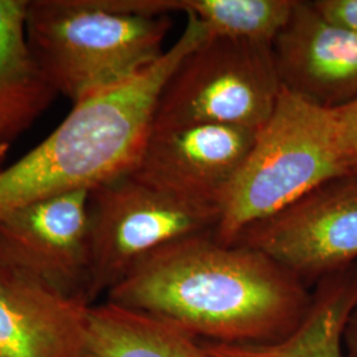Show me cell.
Returning a JSON list of instances; mask_svg holds the SVG:
<instances>
[{"label": "cell", "mask_w": 357, "mask_h": 357, "mask_svg": "<svg viewBox=\"0 0 357 357\" xmlns=\"http://www.w3.org/2000/svg\"><path fill=\"white\" fill-rule=\"evenodd\" d=\"M281 90L273 44L208 36L168 79L153 126L222 125L259 131Z\"/></svg>", "instance_id": "obj_5"}, {"label": "cell", "mask_w": 357, "mask_h": 357, "mask_svg": "<svg viewBox=\"0 0 357 357\" xmlns=\"http://www.w3.org/2000/svg\"><path fill=\"white\" fill-rule=\"evenodd\" d=\"M88 215V299L94 305L144 257L215 231L220 205L181 197L128 174L90 191Z\"/></svg>", "instance_id": "obj_6"}, {"label": "cell", "mask_w": 357, "mask_h": 357, "mask_svg": "<svg viewBox=\"0 0 357 357\" xmlns=\"http://www.w3.org/2000/svg\"><path fill=\"white\" fill-rule=\"evenodd\" d=\"M273 53L284 89L327 109L357 100V35L324 19L312 1H296Z\"/></svg>", "instance_id": "obj_10"}, {"label": "cell", "mask_w": 357, "mask_h": 357, "mask_svg": "<svg viewBox=\"0 0 357 357\" xmlns=\"http://www.w3.org/2000/svg\"><path fill=\"white\" fill-rule=\"evenodd\" d=\"M185 15L184 31L158 61L73 103L44 141L0 169V217L43 199L91 191L134 169L168 79L209 36L193 13Z\"/></svg>", "instance_id": "obj_2"}, {"label": "cell", "mask_w": 357, "mask_h": 357, "mask_svg": "<svg viewBox=\"0 0 357 357\" xmlns=\"http://www.w3.org/2000/svg\"><path fill=\"white\" fill-rule=\"evenodd\" d=\"M89 193L53 196L0 217V271L90 303Z\"/></svg>", "instance_id": "obj_8"}, {"label": "cell", "mask_w": 357, "mask_h": 357, "mask_svg": "<svg viewBox=\"0 0 357 357\" xmlns=\"http://www.w3.org/2000/svg\"><path fill=\"white\" fill-rule=\"evenodd\" d=\"M7 143H4V142L0 139V159L4 156V153H6V150H7Z\"/></svg>", "instance_id": "obj_19"}, {"label": "cell", "mask_w": 357, "mask_h": 357, "mask_svg": "<svg viewBox=\"0 0 357 357\" xmlns=\"http://www.w3.org/2000/svg\"><path fill=\"white\" fill-rule=\"evenodd\" d=\"M345 344V357H357V301L345 321L343 331Z\"/></svg>", "instance_id": "obj_18"}, {"label": "cell", "mask_w": 357, "mask_h": 357, "mask_svg": "<svg viewBox=\"0 0 357 357\" xmlns=\"http://www.w3.org/2000/svg\"><path fill=\"white\" fill-rule=\"evenodd\" d=\"M357 301V262L320 280L301 327L268 345L204 343L212 357H345L343 331Z\"/></svg>", "instance_id": "obj_13"}, {"label": "cell", "mask_w": 357, "mask_h": 357, "mask_svg": "<svg viewBox=\"0 0 357 357\" xmlns=\"http://www.w3.org/2000/svg\"><path fill=\"white\" fill-rule=\"evenodd\" d=\"M86 356L212 357L175 324L109 301L90 306Z\"/></svg>", "instance_id": "obj_14"}, {"label": "cell", "mask_w": 357, "mask_h": 357, "mask_svg": "<svg viewBox=\"0 0 357 357\" xmlns=\"http://www.w3.org/2000/svg\"><path fill=\"white\" fill-rule=\"evenodd\" d=\"M312 291L262 252L218 243L213 231L144 257L107 301L151 314L206 343L274 344L296 331Z\"/></svg>", "instance_id": "obj_1"}, {"label": "cell", "mask_w": 357, "mask_h": 357, "mask_svg": "<svg viewBox=\"0 0 357 357\" xmlns=\"http://www.w3.org/2000/svg\"><path fill=\"white\" fill-rule=\"evenodd\" d=\"M26 6L28 0H0V139L7 144L57 96L31 51Z\"/></svg>", "instance_id": "obj_12"}, {"label": "cell", "mask_w": 357, "mask_h": 357, "mask_svg": "<svg viewBox=\"0 0 357 357\" xmlns=\"http://www.w3.org/2000/svg\"><path fill=\"white\" fill-rule=\"evenodd\" d=\"M26 28L52 88L76 103L158 61L171 19L123 13L112 0H28Z\"/></svg>", "instance_id": "obj_3"}, {"label": "cell", "mask_w": 357, "mask_h": 357, "mask_svg": "<svg viewBox=\"0 0 357 357\" xmlns=\"http://www.w3.org/2000/svg\"><path fill=\"white\" fill-rule=\"evenodd\" d=\"M332 112L339 128L349 174L357 175V100L335 107Z\"/></svg>", "instance_id": "obj_16"}, {"label": "cell", "mask_w": 357, "mask_h": 357, "mask_svg": "<svg viewBox=\"0 0 357 357\" xmlns=\"http://www.w3.org/2000/svg\"><path fill=\"white\" fill-rule=\"evenodd\" d=\"M312 6L328 22L357 35V0H315Z\"/></svg>", "instance_id": "obj_17"}, {"label": "cell", "mask_w": 357, "mask_h": 357, "mask_svg": "<svg viewBox=\"0 0 357 357\" xmlns=\"http://www.w3.org/2000/svg\"><path fill=\"white\" fill-rule=\"evenodd\" d=\"M268 255L306 286L357 259V175L335 178L236 238Z\"/></svg>", "instance_id": "obj_7"}, {"label": "cell", "mask_w": 357, "mask_h": 357, "mask_svg": "<svg viewBox=\"0 0 357 357\" xmlns=\"http://www.w3.org/2000/svg\"><path fill=\"white\" fill-rule=\"evenodd\" d=\"M349 175L332 109L282 86L273 114L221 197L213 236L231 245L250 225Z\"/></svg>", "instance_id": "obj_4"}, {"label": "cell", "mask_w": 357, "mask_h": 357, "mask_svg": "<svg viewBox=\"0 0 357 357\" xmlns=\"http://www.w3.org/2000/svg\"><path fill=\"white\" fill-rule=\"evenodd\" d=\"M296 0H180V11L193 13L209 36L273 44L289 23Z\"/></svg>", "instance_id": "obj_15"}, {"label": "cell", "mask_w": 357, "mask_h": 357, "mask_svg": "<svg viewBox=\"0 0 357 357\" xmlns=\"http://www.w3.org/2000/svg\"><path fill=\"white\" fill-rule=\"evenodd\" d=\"M257 132L222 125L151 126L130 174L181 197L220 205Z\"/></svg>", "instance_id": "obj_9"}, {"label": "cell", "mask_w": 357, "mask_h": 357, "mask_svg": "<svg viewBox=\"0 0 357 357\" xmlns=\"http://www.w3.org/2000/svg\"><path fill=\"white\" fill-rule=\"evenodd\" d=\"M91 305L0 271V357H88Z\"/></svg>", "instance_id": "obj_11"}]
</instances>
